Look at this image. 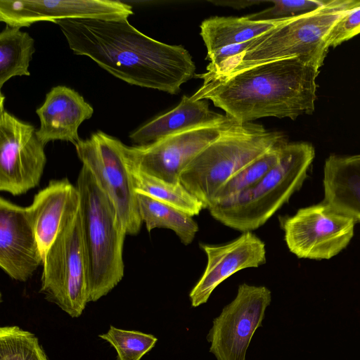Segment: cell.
I'll return each mask as SVG.
<instances>
[{
  "label": "cell",
  "instance_id": "obj_1",
  "mask_svg": "<svg viewBox=\"0 0 360 360\" xmlns=\"http://www.w3.org/2000/svg\"><path fill=\"white\" fill-rule=\"evenodd\" d=\"M54 23L75 54L90 58L130 84L176 94L195 76V65L186 49L148 37L128 19H69Z\"/></svg>",
  "mask_w": 360,
  "mask_h": 360
},
{
  "label": "cell",
  "instance_id": "obj_2",
  "mask_svg": "<svg viewBox=\"0 0 360 360\" xmlns=\"http://www.w3.org/2000/svg\"><path fill=\"white\" fill-rule=\"evenodd\" d=\"M319 69L293 57L226 75L207 71L196 75L203 82L191 98L212 101L238 122L266 117L295 120L314 110Z\"/></svg>",
  "mask_w": 360,
  "mask_h": 360
},
{
  "label": "cell",
  "instance_id": "obj_3",
  "mask_svg": "<svg viewBox=\"0 0 360 360\" xmlns=\"http://www.w3.org/2000/svg\"><path fill=\"white\" fill-rule=\"evenodd\" d=\"M359 6L360 0H329L309 13L285 19L255 38L243 52L212 72L230 75L264 63L293 57L320 68L329 49L326 39L332 27L345 13Z\"/></svg>",
  "mask_w": 360,
  "mask_h": 360
},
{
  "label": "cell",
  "instance_id": "obj_4",
  "mask_svg": "<svg viewBox=\"0 0 360 360\" xmlns=\"http://www.w3.org/2000/svg\"><path fill=\"white\" fill-rule=\"evenodd\" d=\"M76 186L88 262L89 302H96L124 276L123 248L127 234L109 198L84 165Z\"/></svg>",
  "mask_w": 360,
  "mask_h": 360
},
{
  "label": "cell",
  "instance_id": "obj_5",
  "mask_svg": "<svg viewBox=\"0 0 360 360\" xmlns=\"http://www.w3.org/2000/svg\"><path fill=\"white\" fill-rule=\"evenodd\" d=\"M314 156L309 143H286L278 163L257 184L228 201L211 205V216L242 233L259 229L300 189Z\"/></svg>",
  "mask_w": 360,
  "mask_h": 360
},
{
  "label": "cell",
  "instance_id": "obj_6",
  "mask_svg": "<svg viewBox=\"0 0 360 360\" xmlns=\"http://www.w3.org/2000/svg\"><path fill=\"white\" fill-rule=\"evenodd\" d=\"M278 131L262 125L238 122L211 143L185 167L181 184L208 209L219 189L241 169L285 142Z\"/></svg>",
  "mask_w": 360,
  "mask_h": 360
},
{
  "label": "cell",
  "instance_id": "obj_7",
  "mask_svg": "<svg viewBox=\"0 0 360 360\" xmlns=\"http://www.w3.org/2000/svg\"><path fill=\"white\" fill-rule=\"evenodd\" d=\"M39 292L73 318L89 302V272L80 206L67 221L43 258Z\"/></svg>",
  "mask_w": 360,
  "mask_h": 360
},
{
  "label": "cell",
  "instance_id": "obj_8",
  "mask_svg": "<svg viewBox=\"0 0 360 360\" xmlns=\"http://www.w3.org/2000/svg\"><path fill=\"white\" fill-rule=\"evenodd\" d=\"M78 158L115 207L127 235L139 233L141 220L127 146L97 131L75 145Z\"/></svg>",
  "mask_w": 360,
  "mask_h": 360
},
{
  "label": "cell",
  "instance_id": "obj_9",
  "mask_svg": "<svg viewBox=\"0 0 360 360\" xmlns=\"http://www.w3.org/2000/svg\"><path fill=\"white\" fill-rule=\"evenodd\" d=\"M284 240L298 258L329 259L350 243L357 221L324 200L280 217Z\"/></svg>",
  "mask_w": 360,
  "mask_h": 360
},
{
  "label": "cell",
  "instance_id": "obj_10",
  "mask_svg": "<svg viewBox=\"0 0 360 360\" xmlns=\"http://www.w3.org/2000/svg\"><path fill=\"white\" fill-rule=\"evenodd\" d=\"M271 292L266 286L242 283L235 298L213 319L207 335L216 360H245L252 338L262 326Z\"/></svg>",
  "mask_w": 360,
  "mask_h": 360
},
{
  "label": "cell",
  "instance_id": "obj_11",
  "mask_svg": "<svg viewBox=\"0 0 360 360\" xmlns=\"http://www.w3.org/2000/svg\"><path fill=\"white\" fill-rule=\"evenodd\" d=\"M1 94L0 191L20 195L37 186L46 156L35 127L4 110Z\"/></svg>",
  "mask_w": 360,
  "mask_h": 360
},
{
  "label": "cell",
  "instance_id": "obj_12",
  "mask_svg": "<svg viewBox=\"0 0 360 360\" xmlns=\"http://www.w3.org/2000/svg\"><path fill=\"white\" fill-rule=\"evenodd\" d=\"M236 123L228 117L219 123L180 132L153 143L127 146V155L136 169L171 184H179L182 171L194 158Z\"/></svg>",
  "mask_w": 360,
  "mask_h": 360
},
{
  "label": "cell",
  "instance_id": "obj_13",
  "mask_svg": "<svg viewBox=\"0 0 360 360\" xmlns=\"http://www.w3.org/2000/svg\"><path fill=\"white\" fill-rule=\"evenodd\" d=\"M133 14L128 4L116 0H1L0 20L13 27L39 21L69 19L121 20Z\"/></svg>",
  "mask_w": 360,
  "mask_h": 360
},
{
  "label": "cell",
  "instance_id": "obj_14",
  "mask_svg": "<svg viewBox=\"0 0 360 360\" xmlns=\"http://www.w3.org/2000/svg\"><path fill=\"white\" fill-rule=\"evenodd\" d=\"M207 255L205 271L189 292L193 307L205 304L214 289L235 273L266 262L264 243L252 231L222 245L200 243Z\"/></svg>",
  "mask_w": 360,
  "mask_h": 360
},
{
  "label": "cell",
  "instance_id": "obj_15",
  "mask_svg": "<svg viewBox=\"0 0 360 360\" xmlns=\"http://www.w3.org/2000/svg\"><path fill=\"white\" fill-rule=\"evenodd\" d=\"M43 257L26 207L0 198V267L11 278L30 279Z\"/></svg>",
  "mask_w": 360,
  "mask_h": 360
},
{
  "label": "cell",
  "instance_id": "obj_16",
  "mask_svg": "<svg viewBox=\"0 0 360 360\" xmlns=\"http://www.w3.org/2000/svg\"><path fill=\"white\" fill-rule=\"evenodd\" d=\"M79 206L80 197L77 186L64 178L51 180L36 193L31 205L26 207L43 258Z\"/></svg>",
  "mask_w": 360,
  "mask_h": 360
},
{
  "label": "cell",
  "instance_id": "obj_17",
  "mask_svg": "<svg viewBox=\"0 0 360 360\" xmlns=\"http://www.w3.org/2000/svg\"><path fill=\"white\" fill-rule=\"evenodd\" d=\"M36 113L40 121L36 134L43 144L60 140L75 145L81 139L79 127L91 117L94 108L75 90L58 85L46 94Z\"/></svg>",
  "mask_w": 360,
  "mask_h": 360
},
{
  "label": "cell",
  "instance_id": "obj_18",
  "mask_svg": "<svg viewBox=\"0 0 360 360\" xmlns=\"http://www.w3.org/2000/svg\"><path fill=\"white\" fill-rule=\"evenodd\" d=\"M227 118L226 115L211 110L206 101L184 96L176 108L139 127L129 134V139L137 145H145L192 129L219 123Z\"/></svg>",
  "mask_w": 360,
  "mask_h": 360
},
{
  "label": "cell",
  "instance_id": "obj_19",
  "mask_svg": "<svg viewBox=\"0 0 360 360\" xmlns=\"http://www.w3.org/2000/svg\"><path fill=\"white\" fill-rule=\"evenodd\" d=\"M324 201L360 222V154L330 155L325 161Z\"/></svg>",
  "mask_w": 360,
  "mask_h": 360
},
{
  "label": "cell",
  "instance_id": "obj_20",
  "mask_svg": "<svg viewBox=\"0 0 360 360\" xmlns=\"http://www.w3.org/2000/svg\"><path fill=\"white\" fill-rule=\"evenodd\" d=\"M282 20H283L253 21L245 16H217L202 21L200 25V35L209 54L224 46L253 40Z\"/></svg>",
  "mask_w": 360,
  "mask_h": 360
},
{
  "label": "cell",
  "instance_id": "obj_21",
  "mask_svg": "<svg viewBox=\"0 0 360 360\" xmlns=\"http://www.w3.org/2000/svg\"><path fill=\"white\" fill-rule=\"evenodd\" d=\"M136 193L140 216L148 232L156 228L168 229L176 233L184 245L193 242L199 231L193 217L145 193Z\"/></svg>",
  "mask_w": 360,
  "mask_h": 360
},
{
  "label": "cell",
  "instance_id": "obj_22",
  "mask_svg": "<svg viewBox=\"0 0 360 360\" xmlns=\"http://www.w3.org/2000/svg\"><path fill=\"white\" fill-rule=\"evenodd\" d=\"M34 40L19 27L6 25L0 33V88L15 76H29Z\"/></svg>",
  "mask_w": 360,
  "mask_h": 360
},
{
  "label": "cell",
  "instance_id": "obj_23",
  "mask_svg": "<svg viewBox=\"0 0 360 360\" xmlns=\"http://www.w3.org/2000/svg\"><path fill=\"white\" fill-rule=\"evenodd\" d=\"M132 166V165H131ZM136 191L145 193L194 217L205 209L202 202L181 183L171 184L143 173L132 167Z\"/></svg>",
  "mask_w": 360,
  "mask_h": 360
},
{
  "label": "cell",
  "instance_id": "obj_24",
  "mask_svg": "<svg viewBox=\"0 0 360 360\" xmlns=\"http://www.w3.org/2000/svg\"><path fill=\"white\" fill-rule=\"evenodd\" d=\"M286 143L271 148L234 174L216 193L211 205L228 201L257 184L278 163Z\"/></svg>",
  "mask_w": 360,
  "mask_h": 360
},
{
  "label": "cell",
  "instance_id": "obj_25",
  "mask_svg": "<svg viewBox=\"0 0 360 360\" xmlns=\"http://www.w3.org/2000/svg\"><path fill=\"white\" fill-rule=\"evenodd\" d=\"M42 350L32 333L17 326L0 328V360H41Z\"/></svg>",
  "mask_w": 360,
  "mask_h": 360
},
{
  "label": "cell",
  "instance_id": "obj_26",
  "mask_svg": "<svg viewBox=\"0 0 360 360\" xmlns=\"http://www.w3.org/2000/svg\"><path fill=\"white\" fill-rule=\"evenodd\" d=\"M99 338L108 342L116 351L117 360H141L155 345L153 335L137 330H128L110 326Z\"/></svg>",
  "mask_w": 360,
  "mask_h": 360
},
{
  "label": "cell",
  "instance_id": "obj_27",
  "mask_svg": "<svg viewBox=\"0 0 360 360\" xmlns=\"http://www.w3.org/2000/svg\"><path fill=\"white\" fill-rule=\"evenodd\" d=\"M329 0H271L273 6L245 17L253 21H276L309 13L328 3Z\"/></svg>",
  "mask_w": 360,
  "mask_h": 360
},
{
  "label": "cell",
  "instance_id": "obj_28",
  "mask_svg": "<svg viewBox=\"0 0 360 360\" xmlns=\"http://www.w3.org/2000/svg\"><path fill=\"white\" fill-rule=\"evenodd\" d=\"M360 34V6L352 8L339 18L326 39L328 47H335Z\"/></svg>",
  "mask_w": 360,
  "mask_h": 360
},
{
  "label": "cell",
  "instance_id": "obj_29",
  "mask_svg": "<svg viewBox=\"0 0 360 360\" xmlns=\"http://www.w3.org/2000/svg\"><path fill=\"white\" fill-rule=\"evenodd\" d=\"M214 4L230 6L236 9L244 8L255 4H259L269 1H210Z\"/></svg>",
  "mask_w": 360,
  "mask_h": 360
},
{
  "label": "cell",
  "instance_id": "obj_30",
  "mask_svg": "<svg viewBox=\"0 0 360 360\" xmlns=\"http://www.w3.org/2000/svg\"><path fill=\"white\" fill-rule=\"evenodd\" d=\"M41 360H49L44 349L41 352Z\"/></svg>",
  "mask_w": 360,
  "mask_h": 360
}]
</instances>
